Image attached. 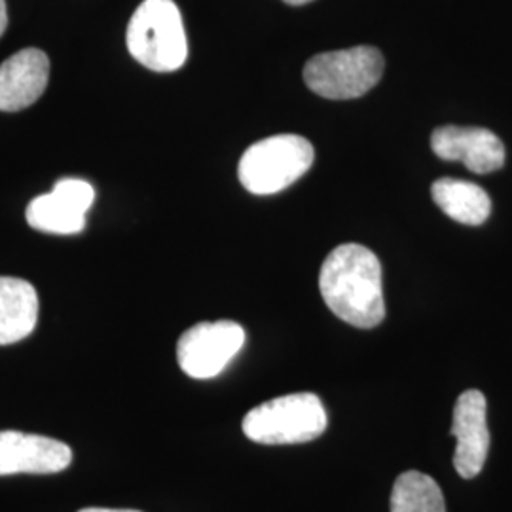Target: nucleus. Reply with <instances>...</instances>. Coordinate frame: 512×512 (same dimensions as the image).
I'll return each instance as SVG.
<instances>
[{"label": "nucleus", "mask_w": 512, "mask_h": 512, "mask_svg": "<svg viewBox=\"0 0 512 512\" xmlns=\"http://www.w3.org/2000/svg\"><path fill=\"white\" fill-rule=\"evenodd\" d=\"M319 291L329 310L357 329H374L385 319L382 264L370 249L346 243L321 266Z\"/></svg>", "instance_id": "1"}, {"label": "nucleus", "mask_w": 512, "mask_h": 512, "mask_svg": "<svg viewBox=\"0 0 512 512\" xmlns=\"http://www.w3.org/2000/svg\"><path fill=\"white\" fill-rule=\"evenodd\" d=\"M131 57L154 73H173L188 57L183 18L173 0H145L129 19Z\"/></svg>", "instance_id": "2"}, {"label": "nucleus", "mask_w": 512, "mask_h": 512, "mask_svg": "<svg viewBox=\"0 0 512 512\" xmlns=\"http://www.w3.org/2000/svg\"><path fill=\"white\" fill-rule=\"evenodd\" d=\"M245 437L258 444H304L327 429V412L313 393H293L258 404L243 418Z\"/></svg>", "instance_id": "3"}, {"label": "nucleus", "mask_w": 512, "mask_h": 512, "mask_svg": "<svg viewBox=\"0 0 512 512\" xmlns=\"http://www.w3.org/2000/svg\"><path fill=\"white\" fill-rule=\"evenodd\" d=\"M315 152L300 135H274L245 150L239 160V181L256 196H270L296 183L310 171Z\"/></svg>", "instance_id": "4"}, {"label": "nucleus", "mask_w": 512, "mask_h": 512, "mask_svg": "<svg viewBox=\"0 0 512 512\" xmlns=\"http://www.w3.org/2000/svg\"><path fill=\"white\" fill-rule=\"evenodd\" d=\"M384 67L378 48L355 46L313 55L304 67V80L311 92L325 99H357L382 80Z\"/></svg>", "instance_id": "5"}, {"label": "nucleus", "mask_w": 512, "mask_h": 512, "mask_svg": "<svg viewBox=\"0 0 512 512\" xmlns=\"http://www.w3.org/2000/svg\"><path fill=\"white\" fill-rule=\"evenodd\" d=\"M245 344V330L234 321L198 323L177 344V361L186 376L209 380L230 365Z\"/></svg>", "instance_id": "6"}, {"label": "nucleus", "mask_w": 512, "mask_h": 512, "mask_svg": "<svg viewBox=\"0 0 512 512\" xmlns=\"http://www.w3.org/2000/svg\"><path fill=\"white\" fill-rule=\"evenodd\" d=\"M95 190L82 179H61L50 194L38 196L27 207L31 228L46 234L73 236L86 228V213L92 207Z\"/></svg>", "instance_id": "7"}, {"label": "nucleus", "mask_w": 512, "mask_h": 512, "mask_svg": "<svg viewBox=\"0 0 512 512\" xmlns=\"http://www.w3.org/2000/svg\"><path fill=\"white\" fill-rule=\"evenodd\" d=\"M488 403L482 391H463L454 406V418L450 435L456 439L454 467L458 475L471 480L480 475L490 452V429H488Z\"/></svg>", "instance_id": "8"}, {"label": "nucleus", "mask_w": 512, "mask_h": 512, "mask_svg": "<svg viewBox=\"0 0 512 512\" xmlns=\"http://www.w3.org/2000/svg\"><path fill=\"white\" fill-rule=\"evenodd\" d=\"M73 461V450L61 440L19 431H0V476L54 475Z\"/></svg>", "instance_id": "9"}, {"label": "nucleus", "mask_w": 512, "mask_h": 512, "mask_svg": "<svg viewBox=\"0 0 512 512\" xmlns=\"http://www.w3.org/2000/svg\"><path fill=\"white\" fill-rule=\"evenodd\" d=\"M431 148L440 160L461 162L478 175L492 173L505 165V145L490 129L437 128L431 135Z\"/></svg>", "instance_id": "10"}, {"label": "nucleus", "mask_w": 512, "mask_h": 512, "mask_svg": "<svg viewBox=\"0 0 512 512\" xmlns=\"http://www.w3.org/2000/svg\"><path fill=\"white\" fill-rule=\"evenodd\" d=\"M50 59L42 50L27 48L0 65V110L19 112L35 105L46 92Z\"/></svg>", "instance_id": "11"}, {"label": "nucleus", "mask_w": 512, "mask_h": 512, "mask_svg": "<svg viewBox=\"0 0 512 512\" xmlns=\"http://www.w3.org/2000/svg\"><path fill=\"white\" fill-rule=\"evenodd\" d=\"M38 321V294L29 281L0 277V346L27 338Z\"/></svg>", "instance_id": "12"}, {"label": "nucleus", "mask_w": 512, "mask_h": 512, "mask_svg": "<svg viewBox=\"0 0 512 512\" xmlns=\"http://www.w3.org/2000/svg\"><path fill=\"white\" fill-rule=\"evenodd\" d=\"M431 196L444 215L467 226H480L492 215L488 192L469 181L439 179L431 186Z\"/></svg>", "instance_id": "13"}, {"label": "nucleus", "mask_w": 512, "mask_h": 512, "mask_svg": "<svg viewBox=\"0 0 512 512\" xmlns=\"http://www.w3.org/2000/svg\"><path fill=\"white\" fill-rule=\"evenodd\" d=\"M391 512H446V503L433 476L406 471L393 484Z\"/></svg>", "instance_id": "14"}, {"label": "nucleus", "mask_w": 512, "mask_h": 512, "mask_svg": "<svg viewBox=\"0 0 512 512\" xmlns=\"http://www.w3.org/2000/svg\"><path fill=\"white\" fill-rule=\"evenodd\" d=\"M8 27V10H6V0H0V37L4 35Z\"/></svg>", "instance_id": "15"}, {"label": "nucleus", "mask_w": 512, "mask_h": 512, "mask_svg": "<svg viewBox=\"0 0 512 512\" xmlns=\"http://www.w3.org/2000/svg\"><path fill=\"white\" fill-rule=\"evenodd\" d=\"M78 512H141V511H128V509H97V507H90V509H82Z\"/></svg>", "instance_id": "16"}, {"label": "nucleus", "mask_w": 512, "mask_h": 512, "mask_svg": "<svg viewBox=\"0 0 512 512\" xmlns=\"http://www.w3.org/2000/svg\"><path fill=\"white\" fill-rule=\"evenodd\" d=\"M283 2H287L291 6H302V4H308L311 0H283Z\"/></svg>", "instance_id": "17"}]
</instances>
